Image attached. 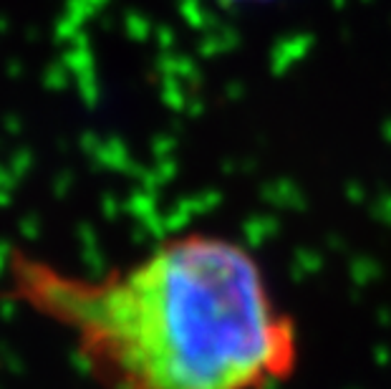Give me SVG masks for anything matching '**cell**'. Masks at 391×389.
Masks as SVG:
<instances>
[{
    "instance_id": "obj_1",
    "label": "cell",
    "mask_w": 391,
    "mask_h": 389,
    "mask_svg": "<svg viewBox=\"0 0 391 389\" xmlns=\"http://www.w3.org/2000/svg\"><path fill=\"white\" fill-rule=\"evenodd\" d=\"M6 299L69 336L96 389H272L301 333L258 256L220 233H177L104 273L13 248Z\"/></svg>"
}]
</instances>
